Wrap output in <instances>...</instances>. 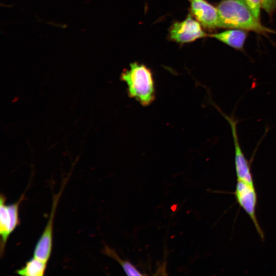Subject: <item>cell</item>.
Listing matches in <instances>:
<instances>
[{
    "instance_id": "obj_6",
    "label": "cell",
    "mask_w": 276,
    "mask_h": 276,
    "mask_svg": "<svg viewBox=\"0 0 276 276\" xmlns=\"http://www.w3.org/2000/svg\"><path fill=\"white\" fill-rule=\"evenodd\" d=\"M66 180L58 194L53 196L52 209L48 222L34 250L33 257L48 262L50 257L53 246V223L56 209Z\"/></svg>"
},
{
    "instance_id": "obj_5",
    "label": "cell",
    "mask_w": 276,
    "mask_h": 276,
    "mask_svg": "<svg viewBox=\"0 0 276 276\" xmlns=\"http://www.w3.org/2000/svg\"><path fill=\"white\" fill-rule=\"evenodd\" d=\"M23 194L18 200L11 204H6V197L1 194L0 197V236L1 256H2L10 235L19 224V206L24 198Z\"/></svg>"
},
{
    "instance_id": "obj_10",
    "label": "cell",
    "mask_w": 276,
    "mask_h": 276,
    "mask_svg": "<svg viewBox=\"0 0 276 276\" xmlns=\"http://www.w3.org/2000/svg\"><path fill=\"white\" fill-rule=\"evenodd\" d=\"M47 262L33 257L24 266L16 270L17 274L25 276H42L46 269Z\"/></svg>"
},
{
    "instance_id": "obj_8",
    "label": "cell",
    "mask_w": 276,
    "mask_h": 276,
    "mask_svg": "<svg viewBox=\"0 0 276 276\" xmlns=\"http://www.w3.org/2000/svg\"><path fill=\"white\" fill-rule=\"evenodd\" d=\"M191 12L203 27L209 29L218 27L217 8L204 0H192Z\"/></svg>"
},
{
    "instance_id": "obj_2",
    "label": "cell",
    "mask_w": 276,
    "mask_h": 276,
    "mask_svg": "<svg viewBox=\"0 0 276 276\" xmlns=\"http://www.w3.org/2000/svg\"><path fill=\"white\" fill-rule=\"evenodd\" d=\"M121 80L127 85L128 96L143 106H148L155 99V88L151 70L143 64L134 62L124 70Z\"/></svg>"
},
{
    "instance_id": "obj_12",
    "label": "cell",
    "mask_w": 276,
    "mask_h": 276,
    "mask_svg": "<svg viewBox=\"0 0 276 276\" xmlns=\"http://www.w3.org/2000/svg\"><path fill=\"white\" fill-rule=\"evenodd\" d=\"M254 16L258 20L260 19V8L262 0H244Z\"/></svg>"
},
{
    "instance_id": "obj_3",
    "label": "cell",
    "mask_w": 276,
    "mask_h": 276,
    "mask_svg": "<svg viewBox=\"0 0 276 276\" xmlns=\"http://www.w3.org/2000/svg\"><path fill=\"white\" fill-rule=\"evenodd\" d=\"M212 104L227 121L231 127L234 146V163L237 180L255 185L251 171L250 162L246 158L239 142L237 132L239 121L235 117L234 113L226 114L215 103L212 102Z\"/></svg>"
},
{
    "instance_id": "obj_9",
    "label": "cell",
    "mask_w": 276,
    "mask_h": 276,
    "mask_svg": "<svg viewBox=\"0 0 276 276\" xmlns=\"http://www.w3.org/2000/svg\"><path fill=\"white\" fill-rule=\"evenodd\" d=\"M241 29H233L220 33L211 34L210 36L236 49H241L247 37V32Z\"/></svg>"
},
{
    "instance_id": "obj_4",
    "label": "cell",
    "mask_w": 276,
    "mask_h": 276,
    "mask_svg": "<svg viewBox=\"0 0 276 276\" xmlns=\"http://www.w3.org/2000/svg\"><path fill=\"white\" fill-rule=\"evenodd\" d=\"M234 195L239 205L248 215L253 222L260 238L264 240V234L256 216L258 194L255 185L237 180Z\"/></svg>"
},
{
    "instance_id": "obj_7",
    "label": "cell",
    "mask_w": 276,
    "mask_h": 276,
    "mask_svg": "<svg viewBox=\"0 0 276 276\" xmlns=\"http://www.w3.org/2000/svg\"><path fill=\"white\" fill-rule=\"evenodd\" d=\"M206 36L200 24L190 15L182 21L174 22L169 30L170 38L178 43L191 42Z\"/></svg>"
},
{
    "instance_id": "obj_11",
    "label": "cell",
    "mask_w": 276,
    "mask_h": 276,
    "mask_svg": "<svg viewBox=\"0 0 276 276\" xmlns=\"http://www.w3.org/2000/svg\"><path fill=\"white\" fill-rule=\"evenodd\" d=\"M103 252L106 256L116 260L122 267L126 274L128 275H143L136 267L133 265L130 261L124 260L121 259L117 254L115 250L110 248L107 245H105Z\"/></svg>"
},
{
    "instance_id": "obj_13",
    "label": "cell",
    "mask_w": 276,
    "mask_h": 276,
    "mask_svg": "<svg viewBox=\"0 0 276 276\" xmlns=\"http://www.w3.org/2000/svg\"><path fill=\"white\" fill-rule=\"evenodd\" d=\"M261 7L271 15L276 7V0H262Z\"/></svg>"
},
{
    "instance_id": "obj_14",
    "label": "cell",
    "mask_w": 276,
    "mask_h": 276,
    "mask_svg": "<svg viewBox=\"0 0 276 276\" xmlns=\"http://www.w3.org/2000/svg\"><path fill=\"white\" fill-rule=\"evenodd\" d=\"M192 1V0H191Z\"/></svg>"
},
{
    "instance_id": "obj_1",
    "label": "cell",
    "mask_w": 276,
    "mask_h": 276,
    "mask_svg": "<svg viewBox=\"0 0 276 276\" xmlns=\"http://www.w3.org/2000/svg\"><path fill=\"white\" fill-rule=\"evenodd\" d=\"M217 8L219 28L252 31L263 34L274 32L260 22L244 0H224Z\"/></svg>"
}]
</instances>
